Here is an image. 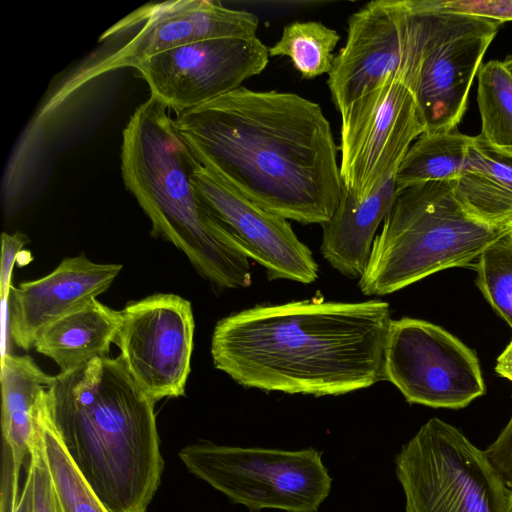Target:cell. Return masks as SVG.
Listing matches in <instances>:
<instances>
[{"label":"cell","instance_id":"1","mask_svg":"<svg viewBox=\"0 0 512 512\" xmlns=\"http://www.w3.org/2000/svg\"><path fill=\"white\" fill-rule=\"evenodd\" d=\"M174 124L204 167L259 207L304 225L335 213L345 187L317 103L240 87L178 113Z\"/></svg>","mask_w":512,"mask_h":512},{"label":"cell","instance_id":"2","mask_svg":"<svg viewBox=\"0 0 512 512\" xmlns=\"http://www.w3.org/2000/svg\"><path fill=\"white\" fill-rule=\"evenodd\" d=\"M387 302L292 301L231 314L214 327L215 368L246 388L342 395L385 380Z\"/></svg>","mask_w":512,"mask_h":512},{"label":"cell","instance_id":"3","mask_svg":"<svg viewBox=\"0 0 512 512\" xmlns=\"http://www.w3.org/2000/svg\"><path fill=\"white\" fill-rule=\"evenodd\" d=\"M155 404L120 355L55 376L49 421L109 512H146L161 483L164 461Z\"/></svg>","mask_w":512,"mask_h":512},{"label":"cell","instance_id":"4","mask_svg":"<svg viewBox=\"0 0 512 512\" xmlns=\"http://www.w3.org/2000/svg\"><path fill=\"white\" fill-rule=\"evenodd\" d=\"M168 110L150 96L131 114L122 133L124 185L149 218L151 234L182 251L203 278L221 289L249 287V257L198 197L189 148Z\"/></svg>","mask_w":512,"mask_h":512},{"label":"cell","instance_id":"5","mask_svg":"<svg viewBox=\"0 0 512 512\" xmlns=\"http://www.w3.org/2000/svg\"><path fill=\"white\" fill-rule=\"evenodd\" d=\"M454 182H427L397 193L359 278L364 295H388L436 272L470 266L510 232L511 227L468 215Z\"/></svg>","mask_w":512,"mask_h":512},{"label":"cell","instance_id":"6","mask_svg":"<svg viewBox=\"0 0 512 512\" xmlns=\"http://www.w3.org/2000/svg\"><path fill=\"white\" fill-rule=\"evenodd\" d=\"M413 55L406 80L426 133L448 132L462 120L483 57L500 23L444 10L438 0H409Z\"/></svg>","mask_w":512,"mask_h":512},{"label":"cell","instance_id":"7","mask_svg":"<svg viewBox=\"0 0 512 512\" xmlns=\"http://www.w3.org/2000/svg\"><path fill=\"white\" fill-rule=\"evenodd\" d=\"M187 470L250 512H317L332 477L314 448L284 450L198 441L178 454Z\"/></svg>","mask_w":512,"mask_h":512},{"label":"cell","instance_id":"8","mask_svg":"<svg viewBox=\"0 0 512 512\" xmlns=\"http://www.w3.org/2000/svg\"><path fill=\"white\" fill-rule=\"evenodd\" d=\"M405 512H506L511 490L455 426L431 418L395 458Z\"/></svg>","mask_w":512,"mask_h":512},{"label":"cell","instance_id":"9","mask_svg":"<svg viewBox=\"0 0 512 512\" xmlns=\"http://www.w3.org/2000/svg\"><path fill=\"white\" fill-rule=\"evenodd\" d=\"M135 25L140 28L126 43L69 76L49 100L47 108L56 107L100 75L125 67L133 68L144 58L162 51L204 40L255 37L259 19L254 13L227 8L213 0L149 3L117 22L100 41Z\"/></svg>","mask_w":512,"mask_h":512},{"label":"cell","instance_id":"10","mask_svg":"<svg viewBox=\"0 0 512 512\" xmlns=\"http://www.w3.org/2000/svg\"><path fill=\"white\" fill-rule=\"evenodd\" d=\"M384 375L407 402L432 408H464L486 392L476 353L441 326L421 319H392Z\"/></svg>","mask_w":512,"mask_h":512},{"label":"cell","instance_id":"11","mask_svg":"<svg viewBox=\"0 0 512 512\" xmlns=\"http://www.w3.org/2000/svg\"><path fill=\"white\" fill-rule=\"evenodd\" d=\"M425 131L414 95L389 78L341 114L340 174L358 200L395 175L412 143Z\"/></svg>","mask_w":512,"mask_h":512},{"label":"cell","instance_id":"12","mask_svg":"<svg viewBox=\"0 0 512 512\" xmlns=\"http://www.w3.org/2000/svg\"><path fill=\"white\" fill-rule=\"evenodd\" d=\"M120 314L114 343L134 381L154 402L183 396L194 345L191 303L158 293L128 303Z\"/></svg>","mask_w":512,"mask_h":512},{"label":"cell","instance_id":"13","mask_svg":"<svg viewBox=\"0 0 512 512\" xmlns=\"http://www.w3.org/2000/svg\"><path fill=\"white\" fill-rule=\"evenodd\" d=\"M269 57L257 36L211 39L162 51L133 68L150 96L178 114L240 88L266 68Z\"/></svg>","mask_w":512,"mask_h":512},{"label":"cell","instance_id":"14","mask_svg":"<svg viewBox=\"0 0 512 512\" xmlns=\"http://www.w3.org/2000/svg\"><path fill=\"white\" fill-rule=\"evenodd\" d=\"M412 43L408 0L370 1L353 13L327 81L340 115L389 78L405 83Z\"/></svg>","mask_w":512,"mask_h":512},{"label":"cell","instance_id":"15","mask_svg":"<svg viewBox=\"0 0 512 512\" xmlns=\"http://www.w3.org/2000/svg\"><path fill=\"white\" fill-rule=\"evenodd\" d=\"M189 152L191 182L198 197L246 255L265 268L268 279L313 283L318 278V264L288 220L231 189Z\"/></svg>","mask_w":512,"mask_h":512},{"label":"cell","instance_id":"16","mask_svg":"<svg viewBox=\"0 0 512 512\" xmlns=\"http://www.w3.org/2000/svg\"><path fill=\"white\" fill-rule=\"evenodd\" d=\"M121 270L120 264L96 263L79 255L63 259L40 279L12 287L8 326L14 343L32 348L44 327L96 299Z\"/></svg>","mask_w":512,"mask_h":512},{"label":"cell","instance_id":"17","mask_svg":"<svg viewBox=\"0 0 512 512\" xmlns=\"http://www.w3.org/2000/svg\"><path fill=\"white\" fill-rule=\"evenodd\" d=\"M54 380L30 356L6 353L1 358L0 512H11L19 500L20 471L40 438Z\"/></svg>","mask_w":512,"mask_h":512},{"label":"cell","instance_id":"18","mask_svg":"<svg viewBox=\"0 0 512 512\" xmlns=\"http://www.w3.org/2000/svg\"><path fill=\"white\" fill-rule=\"evenodd\" d=\"M395 175L361 201L345 189L335 213L321 225V254L344 276L359 279L363 274L375 233L398 193Z\"/></svg>","mask_w":512,"mask_h":512},{"label":"cell","instance_id":"19","mask_svg":"<svg viewBox=\"0 0 512 512\" xmlns=\"http://www.w3.org/2000/svg\"><path fill=\"white\" fill-rule=\"evenodd\" d=\"M121 323L120 311L96 299L44 327L33 347L52 359L60 372L109 356Z\"/></svg>","mask_w":512,"mask_h":512},{"label":"cell","instance_id":"20","mask_svg":"<svg viewBox=\"0 0 512 512\" xmlns=\"http://www.w3.org/2000/svg\"><path fill=\"white\" fill-rule=\"evenodd\" d=\"M456 197L472 218L495 227L512 226V160L475 136L468 166L454 182Z\"/></svg>","mask_w":512,"mask_h":512},{"label":"cell","instance_id":"21","mask_svg":"<svg viewBox=\"0 0 512 512\" xmlns=\"http://www.w3.org/2000/svg\"><path fill=\"white\" fill-rule=\"evenodd\" d=\"M474 138L457 129L421 134L397 169L398 192L427 182L456 181L466 171Z\"/></svg>","mask_w":512,"mask_h":512},{"label":"cell","instance_id":"22","mask_svg":"<svg viewBox=\"0 0 512 512\" xmlns=\"http://www.w3.org/2000/svg\"><path fill=\"white\" fill-rule=\"evenodd\" d=\"M477 103L483 144L512 160V73L500 60L483 63L477 74Z\"/></svg>","mask_w":512,"mask_h":512},{"label":"cell","instance_id":"23","mask_svg":"<svg viewBox=\"0 0 512 512\" xmlns=\"http://www.w3.org/2000/svg\"><path fill=\"white\" fill-rule=\"evenodd\" d=\"M340 40L338 32L317 21H296L283 28L281 37L268 47L270 57H287L304 79L329 74Z\"/></svg>","mask_w":512,"mask_h":512},{"label":"cell","instance_id":"24","mask_svg":"<svg viewBox=\"0 0 512 512\" xmlns=\"http://www.w3.org/2000/svg\"><path fill=\"white\" fill-rule=\"evenodd\" d=\"M41 447L62 512H109L69 458L49 421L47 409Z\"/></svg>","mask_w":512,"mask_h":512},{"label":"cell","instance_id":"25","mask_svg":"<svg viewBox=\"0 0 512 512\" xmlns=\"http://www.w3.org/2000/svg\"><path fill=\"white\" fill-rule=\"evenodd\" d=\"M476 284L494 311L512 329V236L490 245L475 265Z\"/></svg>","mask_w":512,"mask_h":512},{"label":"cell","instance_id":"26","mask_svg":"<svg viewBox=\"0 0 512 512\" xmlns=\"http://www.w3.org/2000/svg\"><path fill=\"white\" fill-rule=\"evenodd\" d=\"M28 460L27 470L32 477V512H62L43 456L41 435Z\"/></svg>","mask_w":512,"mask_h":512},{"label":"cell","instance_id":"27","mask_svg":"<svg viewBox=\"0 0 512 512\" xmlns=\"http://www.w3.org/2000/svg\"><path fill=\"white\" fill-rule=\"evenodd\" d=\"M28 242L26 235L16 232L14 234L2 233V255H1V308H2V355L5 353V335H6V305L11 287V273L15 263L17 254L21 251L24 245ZM8 320V319H7Z\"/></svg>","mask_w":512,"mask_h":512},{"label":"cell","instance_id":"28","mask_svg":"<svg viewBox=\"0 0 512 512\" xmlns=\"http://www.w3.org/2000/svg\"><path fill=\"white\" fill-rule=\"evenodd\" d=\"M438 3L444 10L477 15L500 24L512 21V0H438Z\"/></svg>","mask_w":512,"mask_h":512},{"label":"cell","instance_id":"29","mask_svg":"<svg viewBox=\"0 0 512 512\" xmlns=\"http://www.w3.org/2000/svg\"><path fill=\"white\" fill-rule=\"evenodd\" d=\"M483 451L501 480L512 490V416L497 439Z\"/></svg>","mask_w":512,"mask_h":512},{"label":"cell","instance_id":"30","mask_svg":"<svg viewBox=\"0 0 512 512\" xmlns=\"http://www.w3.org/2000/svg\"><path fill=\"white\" fill-rule=\"evenodd\" d=\"M495 372L512 382V339L496 360Z\"/></svg>","mask_w":512,"mask_h":512},{"label":"cell","instance_id":"31","mask_svg":"<svg viewBox=\"0 0 512 512\" xmlns=\"http://www.w3.org/2000/svg\"><path fill=\"white\" fill-rule=\"evenodd\" d=\"M12 512H32V477L28 470L18 503Z\"/></svg>","mask_w":512,"mask_h":512},{"label":"cell","instance_id":"32","mask_svg":"<svg viewBox=\"0 0 512 512\" xmlns=\"http://www.w3.org/2000/svg\"><path fill=\"white\" fill-rule=\"evenodd\" d=\"M510 72L512 73V55L506 57L505 60H503Z\"/></svg>","mask_w":512,"mask_h":512},{"label":"cell","instance_id":"33","mask_svg":"<svg viewBox=\"0 0 512 512\" xmlns=\"http://www.w3.org/2000/svg\"><path fill=\"white\" fill-rule=\"evenodd\" d=\"M506 512H512V490L509 496L508 507Z\"/></svg>","mask_w":512,"mask_h":512},{"label":"cell","instance_id":"34","mask_svg":"<svg viewBox=\"0 0 512 512\" xmlns=\"http://www.w3.org/2000/svg\"><path fill=\"white\" fill-rule=\"evenodd\" d=\"M510 235L512 236V226H511V230H510Z\"/></svg>","mask_w":512,"mask_h":512}]
</instances>
